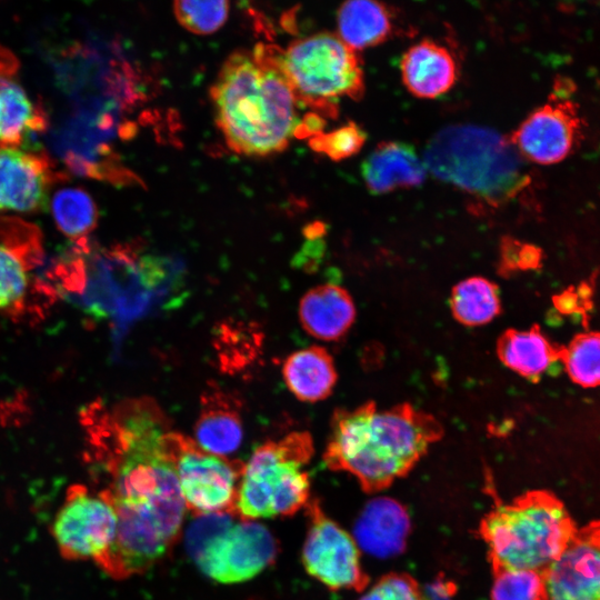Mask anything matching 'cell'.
Instances as JSON below:
<instances>
[{"instance_id": "25", "label": "cell", "mask_w": 600, "mask_h": 600, "mask_svg": "<svg viewBox=\"0 0 600 600\" xmlns=\"http://www.w3.org/2000/svg\"><path fill=\"white\" fill-rule=\"evenodd\" d=\"M451 310L466 326H481L493 320L501 310L498 287L482 277H471L452 290Z\"/></svg>"}, {"instance_id": "2", "label": "cell", "mask_w": 600, "mask_h": 600, "mask_svg": "<svg viewBox=\"0 0 600 600\" xmlns=\"http://www.w3.org/2000/svg\"><path fill=\"white\" fill-rule=\"evenodd\" d=\"M216 121L228 146L264 157L287 148L299 126L297 99L282 68V51L258 44L223 62L211 88Z\"/></svg>"}, {"instance_id": "6", "label": "cell", "mask_w": 600, "mask_h": 600, "mask_svg": "<svg viewBox=\"0 0 600 600\" xmlns=\"http://www.w3.org/2000/svg\"><path fill=\"white\" fill-rule=\"evenodd\" d=\"M313 454L308 432L294 431L259 446L244 464L233 514L240 520L288 517L310 500L306 466Z\"/></svg>"}, {"instance_id": "4", "label": "cell", "mask_w": 600, "mask_h": 600, "mask_svg": "<svg viewBox=\"0 0 600 600\" xmlns=\"http://www.w3.org/2000/svg\"><path fill=\"white\" fill-rule=\"evenodd\" d=\"M519 156L510 140L490 128L453 124L429 140L422 161L439 180L497 206L524 186Z\"/></svg>"}, {"instance_id": "19", "label": "cell", "mask_w": 600, "mask_h": 600, "mask_svg": "<svg viewBox=\"0 0 600 600\" xmlns=\"http://www.w3.org/2000/svg\"><path fill=\"white\" fill-rule=\"evenodd\" d=\"M400 70L408 91L423 99H433L449 91L458 72L449 50L430 40L410 47L401 58Z\"/></svg>"}, {"instance_id": "21", "label": "cell", "mask_w": 600, "mask_h": 600, "mask_svg": "<svg viewBox=\"0 0 600 600\" xmlns=\"http://www.w3.org/2000/svg\"><path fill=\"white\" fill-rule=\"evenodd\" d=\"M426 173L414 149L399 141L379 143L362 163V177L372 193L420 186Z\"/></svg>"}, {"instance_id": "30", "label": "cell", "mask_w": 600, "mask_h": 600, "mask_svg": "<svg viewBox=\"0 0 600 600\" xmlns=\"http://www.w3.org/2000/svg\"><path fill=\"white\" fill-rule=\"evenodd\" d=\"M364 141L366 133L356 123H349L328 133L320 132L311 137L309 144L312 150L339 161L357 153Z\"/></svg>"}, {"instance_id": "24", "label": "cell", "mask_w": 600, "mask_h": 600, "mask_svg": "<svg viewBox=\"0 0 600 600\" xmlns=\"http://www.w3.org/2000/svg\"><path fill=\"white\" fill-rule=\"evenodd\" d=\"M497 352L506 367L524 377L541 374L559 356L536 327L504 331L498 339Z\"/></svg>"}, {"instance_id": "31", "label": "cell", "mask_w": 600, "mask_h": 600, "mask_svg": "<svg viewBox=\"0 0 600 600\" xmlns=\"http://www.w3.org/2000/svg\"><path fill=\"white\" fill-rule=\"evenodd\" d=\"M362 592L357 600H422L417 581L407 573L384 574Z\"/></svg>"}, {"instance_id": "29", "label": "cell", "mask_w": 600, "mask_h": 600, "mask_svg": "<svg viewBox=\"0 0 600 600\" xmlns=\"http://www.w3.org/2000/svg\"><path fill=\"white\" fill-rule=\"evenodd\" d=\"M173 12L188 31L204 36L219 30L228 19V1H176Z\"/></svg>"}, {"instance_id": "13", "label": "cell", "mask_w": 600, "mask_h": 600, "mask_svg": "<svg viewBox=\"0 0 600 600\" xmlns=\"http://www.w3.org/2000/svg\"><path fill=\"white\" fill-rule=\"evenodd\" d=\"M542 577L544 600H600V524L574 533Z\"/></svg>"}, {"instance_id": "23", "label": "cell", "mask_w": 600, "mask_h": 600, "mask_svg": "<svg viewBox=\"0 0 600 600\" xmlns=\"http://www.w3.org/2000/svg\"><path fill=\"white\" fill-rule=\"evenodd\" d=\"M338 37L352 50L383 42L391 33L389 10L380 2L351 0L338 10Z\"/></svg>"}, {"instance_id": "7", "label": "cell", "mask_w": 600, "mask_h": 600, "mask_svg": "<svg viewBox=\"0 0 600 600\" xmlns=\"http://www.w3.org/2000/svg\"><path fill=\"white\" fill-rule=\"evenodd\" d=\"M236 518L228 512L200 516L187 531L189 556L206 576L221 583L256 577L278 553L277 541L263 524Z\"/></svg>"}, {"instance_id": "5", "label": "cell", "mask_w": 600, "mask_h": 600, "mask_svg": "<svg viewBox=\"0 0 600 600\" xmlns=\"http://www.w3.org/2000/svg\"><path fill=\"white\" fill-rule=\"evenodd\" d=\"M562 503L543 491L527 492L497 502L479 524L492 570L524 569L542 572L574 536Z\"/></svg>"}, {"instance_id": "26", "label": "cell", "mask_w": 600, "mask_h": 600, "mask_svg": "<svg viewBox=\"0 0 600 600\" xmlns=\"http://www.w3.org/2000/svg\"><path fill=\"white\" fill-rule=\"evenodd\" d=\"M51 206L57 227L73 241L87 239L97 226V206L83 189L66 188L57 191Z\"/></svg>"}, {"instance_id": "28", "label": "cell", "mask_w": 600, "mask_h": 600, "mask_svg": "<svg viewBox=\"0 0 600 600\" xmlns=\"http://www.w3.org/2000/svg\"><path fill=\"white\" fill-rule=\"evenodd\" d=\"M491 600H544L542 572L524 569L493 571Z\"/></svg>"}, {"instance_id": "15", "label": "cell", "mask_w": 600, "mask_h": 600, "mask_svg": "<svg viewBox=\"0 0 600 600\" xmlns=\"http://www.w3.org/2000/svg\"><path fill=\"white\" fill-rule=\"evenodd\" d=\"M19 63L0 44V148H19L48 127V116L22 86Z\"/></svg>"}, {"instance_id": "17", "label": "cell", "mask_w": 600, "mask_h": 600, "mask_svg": "<svg viewBox=\"0 0 600 600\" xmlns=\"http://www.w3.org/2000/svg\"><path fill=\"white\" fill-rule=\"evenodd\" d=\"M39 232L14 218L0 219V309L18 303L28 287V264L39 259Z\"/></svg>"}, {"instance_id": "32", "label": "cell", "mask_w": 600, "mask_h": 600, "mask_svg": "<svg viewBox=\"0 0 600 600\" xmlns=\"http://www.w3.org/2000/svg\"><path fill=\"white\" fill-rule=\"evenodd\" d=\"M324 127V121L321 118V116L317 113L308 114L301 122H299V126L296 130L294 136H298L299 138L308 137V136H316L320 132H322V128Z\"/></svg>"}, {"instance_id": "18", "label": "cell", "mask_w": 600, "mask_h": 600, "mask_svg": "<svg viewBox=\"0 0 600 600\" xmlns=\"http://www.w3.org/2000/svg\"><path fill=\"white\" fill-rule=\"evenodd\" d=\"M410 531V518L403 506L390 498L371 500L354 526L359 549L387 558L401 552Z\"/></svg>"}, {"instance_id": "10", "label": "cell", "mask_w": 600, "mask_h": 600, "mask_svg": "<svg viewBox=\"0 0 600 600\" xmlns=\"http://www.w3.org/2000/svg\"><path fill=\"white\" fill-rule=\"evenodd\" d=\"M117 512L97 489L73 483L51 522V534L61 558L99 561L113 543Z\"/></svg>"}, {"instance_id": "22", "label": "cell", "mask_w": 600, "mask_h": 600, "mask_svg": "<svg viewBox=\"0 0 600 600\" xmlns=\"http://www.w3.org/2000/svg\"><path fill=\"white\" fill-rule=\"evenodd\" d=\"M282 376L288 389L304 402L328 398L337 383L333 359L319 346L291 353L282 366Z\"/></svg>"}, {"instance_id": "11", "label": "cell", "mask_w": 600, "mask_h": 600, "mask_svg": "<svg viewBox=\"0 0 600 600\" xmlns=\"http://www.w3.org/2000/svg\"><path fill=\"white\" fill-rule=\"evenodd\" d=\"M308 530L302 548L306 571L331 590L362 592L369 584L352 536L330 519L319 500L306 506Z\"/></svg>"}, {"instance_id": "20", "label": "cell", "mask_w": 600, "mask_h": 600, "mask_svg": "<svg viewBox=\"0 0 600 600\" xmlns=\"http://www.w3.org/2000/svg\"><path fill=\"white\" fill-rule=\"evenodd\" d=\"M356 318V307L349 292L332 283L313 287L299 303V319L310 336L336 341L351 328Z\"/></svg>"}, {"instance_id": "27", "label": "cell", "mask_w": 600, "mask_h": 600, "mask_svg": "<svg viewBox=\"0 0 600 600\" xmlns=\"http://www.w3.org/2000/svg\"><path fill=\"white\" fill-rule=\"evenodd\" d=\"M560 356L576 383L583 387L600 384V333L577 336Z\"/></svg>"}, {"instance_id": "3", "label": "cell", "mask_w": 600, "mask_h": 600, "mask_svg": "<svg viewBox=\"0 0 600 600\" xmlns=\"http://www.w3.org/2000/svg\"><path fill=\"white\" fill-rule=\"evenodd\" d=\"M442 434L433 416L410 403L380 409L369 401L334 411L322 458L366 492H378L408 474Z\"/></svg>"}, {"instance_id": "14", "label": "cell", "mask_w": 600, "mask_h": 600, "mask_svg": "<svg viewBox=\"0 0 600 600\" xmlns=\"http://www.w3.org/2000/svg\"><path fill=\"white\" fill-rule=\"evenodd\" d=\"M61 174L36 151L0 148V212H36L48 204L49 189Z\"/></svg>"}, {"instance_id": "1", "label": "cell", "mask_w": 600, "mask_h": 600, "mask_svg": "<svg viewBox=\"0 0 600 600\" xmlns=\"http://www.w3.org/2000/svg\"><path fill=\"white\" fill-rule=\"evenodd\" d=\"M88 427L97 490L118 519L113 543L96 564L126 579L162 559L181 532L186 504L164 447L169 419L154 400L138 398L110 411L97 407Z\"/></svg>"}, {"instance_id": "16", "label": "cell", "mask_w": 600, "mask_h": 600, "mask_svg": "<svg viewBox=\"0 0 600 600\" xmlns=\"http://www.w3.org/2000/svg\"><path fill=\"white\" fill-rule=\"evenodd\" d=\"M196 442L206 451L226 457L243 438L242 403L231 391L210 384L201 394L194 426Z\"/></svg>"}, {"instance_id": "12", "label": "cell", "mask_w": 600, "mask_h": 600, "mask_svg": "<svg viewBox=\"0 0 600 600\" xmlns=\"http://www.w3.org/2000/svg\"><path fill=\"white\" fill-rule=\"evenodd\" d=\"M580 128L576 104L560 94L526 118L510 142L528 160L551 164L569 154L578 141Z\"/></svg>"}, {"instance_id": "9", "label": "cell", "mask_w": 600, "mask_h": 600, "mask_svg": "<svg viewBox=\"0 0 600 600\" xmlns=\"http://www.w3.org/2000/svg\"><path fill=\"white\" fill-rule=\"evenodd\" d=\"M164 447L176 470L186 508L194 516L233 514L244 463L202 449L196 440L169 431Z\"/></svg>"}, {"instance_id": "8", "label": "cell", "mask_w": 600, "mask_h": 600, "mask_svg": "<svg viewBox=\"0 0 600 600\" xmlns=\"http://www.w3.org/2000/svg\"><path fill=\"white\" fill-rule=\"evenodd\" d=\"M282 68L298 104L328 116L337 113L339 99L356 100L364 91L356 51L333 33L320 32L293 41L282 51Z\"/></svg>"}]
</instances>
